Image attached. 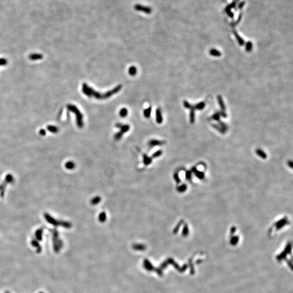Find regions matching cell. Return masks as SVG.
Here are the masks:
<instances>
[{"label":"cell","instance_id":"ac0fdd59","mask_svg":"<svg viewBox=\"0 0 293 293\" xmlns=\"http://www.w3.org/2000/svg\"><path fill=\"white\" fill-rule=\"evenodd\" d=\"M234 34H235V36H236V39H237V40L238 44H239V45H240L241 46H243V45L244 44V40H243L240 36H239V35H238V34L237 32L236 31L234 30Z\"/></svg>","mask_w":293,"mask_h":293},{"label":"cell","instance_id":"b9f144b4","mask_svg":"<svg viewBox=\"0 0 293 293\" xmlns=\"http://www.w3.org/2000/svg\"><path fill=\"white\" fill-rule=\"evenodd\" d=\"M40 293H43V292H40Z\"/></svg>","mask_w":293,"mask_h":293},{"label":"cell","instance_id":"484cf974","mask_svg":"<svg viewBox=\"0 0 293 293\" xmlns=\"http://www.w3.org/2000/svg\"><path fill=\"white\" fill-rule=\"evenodd\" d=\"M65 166H66V168H68L69 169H72L75 168V164L73 163V162L70 161V162H68L66 163Z\"/></svg>","mask_w":293,"mask_h":293},{"label":"cell","instance_id":"30bf717a","mask_svg":"<svg viewBox=\"0 0 293 293\" xmlns=\"http://www.w3.org/2000/svg\"><path fill=\"white\" fill-rule=\"evenodd\" d=\"M156 121L158 124H161L163 122V117L161 109L157 108L156 110Z\"/></svg>","mask_w":293,"mask_h":293},{"label":"cell","instance_id":"e575fe53","mask_svg":"<svg viewBox=\"0 0 293 293\" xmlns=\"http://www.w3.org/2000/svg\"><path fill=\"white\" fill-rule=\"evenodd\" d=\"M168 265V263H167V261H165V262L162 263V264L160 265V269L161 270H163V269H164L166 267H167Z\"/></svg>","mask_w":293,"mask_h":293},{"label":"cell","instance_id":"603a6c76","mask_svg":"<svg viewBox=\"0 0 293 293\" xmlns=\"http://www.w3.org/2000/svg\"><path fill=\"white\" fill-rule=\"evenodd\" d=\"M128 114V111L126 108H122L119 112V115L121 117H125L127 116Z\"/></svg>","mask_w":293,"mask_h":293},{"label":"cell","instance_id":"f35d334b","mask_svg":"<svg viewBox=\"0 0 293 293\" xmlns=\"http://www.w3.org/2000/svg\"><path fill=\"white\" fill-rule=\"evenodd\" d=\"M244 4H245L244 2H241V3H240V4H239V8H240V9L242 8H243V5H244Z\"/></svg>","mask_w":293,"mask_h":293},{"label":"cell","instance_id":"3957f363","mask_svg":"<svg viewBox=\"0 0 293 293\" xmlns=\"http://www.w3.org/2000/svg\"><path fill=\"white\" fill-rule=\"evenodd\" d=\"M71 108L73 109V111L76 113L77 115V125L79 128H82L84 125L83 121V115L82 113L79 111L78 109H77L75 106H71Z\"/></svg>","mask_w":293,"mask_h":293},{"label":"cell","instance_id":"8d00e7d4","mask_svg":"<svg viewBox=\"0 0 293 293\" xmlns=\"http://www.w3.org/2000/svg\"><path fill=\"white\" fill-rule=\"evenodd\" d=\"M192 173L191 172V171H187L186 173V178L187 180H190L191 178V175H192Z\"/></svg>","mask_w":293,"mask_h":293},{"label":"cell","instance_id":"ab89813d","mask_svg":"<svg viewBox=\"0 0 293 293\" xmlns=\"http://www.w3.org/2000/svg\"><path fill=\"white\" fill-rule=\"evenodd\" d=\"M235 231H236V228L235 227H232L231 228V234H234Z\"/></svg>","mask_w":293,"mask_h":293},{"label":"cell","instance_id":"ba28073f","mask_svg":"<svg viewBox=\"0 0 293 293\" xmlns=\"http://www.w3.org/2000/svg\"><path fill=\"white\" fill-rule=\"evenodd\" d=\"M132 248L136 251H144L146 246L143 244H134L132 245Z\"/></svg>","mask_w":293,"mask_h":293},{"label":"cell","instance_id":"ffe728a7","mask_svg":"<svg viewBox=\"0 0 293 293\" xmlns=\"http://www.w3.org/2000/svg\"><path fill=\"white\" fill-rule=\"evenodd\" d=\"M256 154H257L259 156H260L261 157H262V158H263V159H265L267 157V155H266L265 153L263 150H262L260 149H257L256 150Z\"/></svg>","mask_w":293,"mask_h":293},{"label":"cell","instance_id":"74e56055","mask_svg":"<svg viewBox=\"0 0 293 293\" xmlns=\"http://www.w3.org/2000/svg\"><path fill=\"white\" fill-rule=\"evenodd\" d=\"M36 237L38 239V240H41V231H38L36 233Z\"/></svg>","mask_w":293,"mask_h":293},{"label":"cell","instance_id":"5b68a950","mask_svg":"<svg viewBox=\"0 0 293 293\" xmlns=\"http://www.w3.org/2000/svg\"><path fill=\"white\" fill-rule=\"evenodd\" d=\"M115 126L120 130L119 132L122 133L123 135L130 130V125L128 124H123L122 123H117L116 124Z\"/></svg>","mask_w":293,"mask_h":293},{"label":"cell","instance_id":"d6a6232c","mask_svg":"<svg viewBox=\"0 0 293 293\" xmlns=\"http://www.w3.org/2000/svg\"><path fill=\"white\" fill-rule=\"evenodd\" d=\"M174 178L175 181H176V182L177 184H179L180 182H181V179H180V178L178 173H175V174H174Z\"/></svg>","mask_w":293,"mask_h":293},{"label":"cell","instance_id":"4316f807","mask_svg":"<svg viewBox=\"0 0 293 293\" xmlns=\"http://www.w3.org/2000/svg\"><path fill=\"white\" fill-rule=\"evenodd\" d=\"M32 244H33V245H34V246H35V247L37 248V252L40 253V252L41 251V248L40 247V246L39 245V244H38V243L37 242H36V241H33L32 242Z\"/></svg>","mask_w":293,"mask_h":293},{"label":"cell","instance_id":"6da1fadb","mask_svg":"<svg viewBox=\"0 0 293 293\" xmlns=\"http://www.w3.org/2000/svg\"><path fill=\"white\" fill-rule=\"evenodd\" d=\"M122 88V86L121 85H118L112 90L108 91L107 92L104 93V94H101V93L95 91L94 89L88 86L87 84L84 83L83 85L82 90L84 94L89 97H94L97 99L102 100L108 99L112 96L117 94V92L121 91Z\"/></svg>","mask_w":293,"mask_h":293},{"label":"cell","instance_id":"1f68e13d","mask_svg":"<svg viewBox=\"0 0 293 293\" xmlns=\"http://www.w3.org/2000/svg\"><path fill=\"white\" fill-rule=\"evenodd\" d=\"M226 11L230 17H232L234 16V14H233V13L231 11V8L230 7V5L228 6L227 8H226Z\"/></svg>","mask_w":293,"mask_h":293},{"label":"cell","instance_id":"2e32d148","mask_svg":"<svg viewBox=\"0 0 293 293\" xmlns=\"http://www.w3.org/2000/svg\"><path fill=\"white\" fill-rule=\"evenodd\" d=\"M128 72H129V74L130 76H134L136 75V73L137 72V69L135 67V66H131V67H130V68L129 69Z\"/></svg>","mask_w":293,"mask_h":293},{"label":"cell","instance_id":"277c9868","mask_svg":"<svg viewBox=\"0 0 293 293\" xmlns=\"http://www.w3.org/2000/svg\"><path fill=\"white\" fill-rule=\"evenodd\" d=\"M134 8L135 10L137 11H142L145 13V14H151L152 12V9L150 7H149L147 6L142 5L141 4H136L134 7Z\"/></svg>","mask_w":293,"mask_h":293},{"label":"cell","instance_id":"d6986e66","mask_svg":"<svg viewBox=\"0 0 293 293\" xmlns=\"http://www.w3.org/2000/svg\"><path fill=\"white\" fill-rule=\"evenodd\" d=\"M106 218H107V217H106V215L105 212H101L98 216L99 221L101 222V223L105 222L106 221Z\"/></svg>","mask_w":293,"mask_h":293},{"label":"cell","instance_id":"f1b7e54d","mask_svg":"<svg viewBox=\"0 0 293 293\" xmlns=\"http://www.w3.org/2000/svg\"><path fill=\"white\" fill-rule=\"evenodd\" d=\"M123 134L122 133H121L119 131L117 132V133L114 135V139H115L116 141H118L119 139H121V138L122 137Z\"/></svg>","mask_w":293,"mask_h":293},{"label":"cell","instance_id":"8fae6325","mask_svg":"<svg viewBox=\"0 0 293 293\" xmlns=\"http://www.w3.org/2000/svg\"><path fill=\"white\" fill-rule=\"evenodd\" d=\"M217 99H218V103H219L220 106H221L222 111V112H225V104L223 102V98H222V96H218Z\"/></svg>","mask_w":293,"mask_h":293},{"label":"cell","instance_id":"7c38bea8","mask_svg":"<svg viewBox=\"0 0 293 293\" xmlns=\"http://www.w3.org/2000/svg\"><path fill=\"white\" fill-rule=\"evenodd\" d=\"M221 112H216L209 119L210 120H215L219 122L220 121V117H221Z\"/></svg>","mask_w":293,"mask_h":293},{"label":"cell","instance_id":"7a4b0ae2","mask_svg":"<svg viewBox=\"0 0 293 293\" xmlns=\"http://www.w3.org/2000/svg\"><path fill=\"white\" fill-rule=\"evenodd\" d=\"M183 104H184V107L185 108L191 110L190 122L191 123H194V122L195 121V112H194L195 108H194V106L191 105L187 101H184Z\"/></svg>","mask_w":293,"mask_h":293},{"label":"cell","instance_id":"d4e9b609","mask_svg":"<svg viewBox=\"0 0 293 293\" xmlns=\"http://www.w3.org/2000/svg\"><path fill=\"white\" fill-rule=\"evenodd\" d=\"M183 222H184L183 220H181V221L178 223V224H177V225L175 226V228H174V230H173V233H174V234H177L178 231H179V228H180V226H181V225H182V224L183 223Z\"/></svg>","mask_w":293,"mask_h":293},{"label":"cell","instance_id":"d590c367","mask_svg":"<svg viewBox=\"0 0 293 293\" xmlns=\"http://www.w3.org/2000/svg\"><path fill=\"white\" fill-rule=\"evenodd\" d=\"M238 238L237 236V237H233V238L231 239V243L233 244H236V243L238 242Z\"/></svg>","mask_w":293,"mask_h":293},{"label":"cell","instance_id":"e0dca14e","mask_svg":"<svg viewBox=\"0 0 293 293\" xmlns=\"http://www.w3.org/2000/svg\"><path fill=\"white\" fill-rule=\"evenodd\" d=\"M192 171H193V172L195 173L196 175H197V176L198 178L201 179L204 178V173L203 172H200V171L198 170L197 169V168H193V169H192Z\"/></svg>","mask_w":293,"mask_h":293},{"label":"cell","instance_id":"7402d4cb","mask_svg":"<svg viewBox=\"0 0 293 293\" xmlns=\"http://www.w3.org/2000/svg\"><path fill=\"white\" fill-rule=\"evenodd\" d=\"M151 107L150 106V107L148 108L147 109H144L143 111V114L145 117L146 118H149L150 117V115H151Z\"/></svg>","mask_w":293,"mask_h":293},{"label":"cell","instance_id":"cb8c5ba5","mask_svg":"<svg viewBox=\"0 0 293 293\" xmlns=\"http://www.w3.org/2000/svg\"><path fill=\"white\" fill-rule=\"evenodd\" d=\"M187 185H186V184H182L180 186H178V188H177V190L180 193H183V192H184L186 191V190H187Z\"/></svg>","mask_w":293,"mask_h":293},{"label":"cell","instance_id":"9a60e30c","mask_svg":"<svg viewBox=\"0 0 293 293\" xmlns=\"http://www.w3.org/2000/svg\"><path fill=\"white\" fill-rule=\"evenodd\" d=\"M209 53L210 55L213 56V57H220L221 56V53L220 51H218L216 49H211L210 50Z\"/></svg>","mask_w":293,"mask_h":293},{"label":"cell","instance_id":"83f0119b","mask_svg":"<svg viewBox=\"0 0 293 293\" xmlns=\"http://www.w3.org/2000/svg\"><path fill=\"white\" fill-rule=\"evenodd\" d=\"M162 154V151L161 150H158L157 151H156L155 152H154V154L152 155V158H156L158 157L159 156H160Z\"/></svg>","mask_w":293,"mask_h":293},{"label":"cell","instance_id":"4fadbf2b","mask_svg":"<svg viewBox=\"0 0 293 293\" xmlns=\"http://www.w3.org/2000/svg\"><path fill=\"white\" fill-rule=\"evenodd\" d=\"M143 163L145 166H148L150 164L152 161L151 158L145 154L143 155Z\"/></svg>","mask_w":293,"mask_h":293},{"label":"cell","instance_id":"4dcf8cb0","mask_svg":"<svg viewBox=\"0 0 293 293\" xmlns=\"http://www.w3.org/2000/svg\"><path fill=\"white\" fill-rule=\"evenodd\" d=\"M252 48V44L251 41H248L246 44V50L247 52H250Z\"/></svg>","mask_w":293,"mask_h":293},{"label":"cell","instance_id":"60d3db41","mask_svg":"<svg viewBox=\"0 0 293 293\" xmlns=\"http://www.w3.org/2000/svg\"><path fill=\"white\" fill-rule=\"evenodd\" d=\"M5 293H9V292H5Z\"/></svg>","mask_w":293,"mask_h":293},{"label":"cell","instance_id":"836d02e7","mask_svg":"<svg viewBox=\"0 0 293 293\" xmlns=\"http://www.w3.org/2000/svg\"><path fill=\"white\" fill-rule=\"evenodd\" d=\"M212 125L213 127L215 129H216V130H217L218 131H219L220 132H222V133H223V132H224V131L221 128V126H219V125H217L216 124H213Z\"/></svg>","mask_w":293,"mask_h":293},{"label":"cell","instance_id":"5bb4252c","mask_svg":"<svg viewBox=\"0 0 293 293\" xmlns=\"http://www.w3.org/2000/svg\"><path fill=\"white\" fill-rule=\"evenodd\" d=\"M101 200H102V199H101V197H99V196H96V197H94V198H93L91 199V204L92 205H97V204H98L100 203V202H101Z\"/></svg>","mask_w":293,"mask_h":293},{"label":"cell","instance_id":"f546056e","mask_svg":"<svg viewBox=\"0 0 293 293\" xmlns=\"http://www.w3.org/2000/svg\"><path fill=\"white\" fill-rule=\"evenodd\" d=\"M188 234V228L187 224H185L184 227L182 230V235L184 236H186Z\"/></svg>","mask_w":293,"mask_h":293},{"label":"cell","instance_id":"8992f818","mask_svg":"<svg viewBox=\"0 0 293 293\" xmlns=\"http://www.w3.org/2000/svg\"><path fill=\"white\" fill-rule=\"evenodd\" d=\"M166 142L164 141L158 140V139H152L150 140L148 142V145L150 147H154L155 146H160L165 144Z\"/></svg>","mask_w":293,"mask_h":293},{"label":"cell","instance_id":"44dd1931","mask_svg":"<svg viewBox=\"0 0 293 293\" xmlns=\"http://www.w3.org/2000/svg\"><path fill=\"white\" fill-rule=\"evenodd\" d=\"M205 105H206V103H205V102H202L200 103H199L196 104L194 106L195 109L201 110H203L205 107Z\"/></svg>","mask_w":293,"mask_h":293},{"label":"cell","instance_id":"52a82bcc","mask_svg":"<svg viewBox=\"0 0 293 293\" xmlns=\"http://www.w3.org/2000/svg\"><path fill=\"white\" fill-rule=\"evenodd\" d=\"M143 267L144 268L148 271H154L155 268L153 267V265L151 264L149 260L147 259H145L143 261Z\"/></svg>","mask_w":293,"mask_h":293},{"label":"cell","instance_id":"9c48e42d","mask_svg":"<svg viewBox=\"0 0 293 293\" xmlns=\"http://www.w3.org/2000/svg\"><path fill=\"white\" fill-rule=\"evenodd\" d=\"M288 223V221H287V219L286 218H284L281 220H279L278 221L276 224V228L277 230H279L281 229V228H282L283 226H284V225H285L287 223Z\"/></svg>","mask_w":293,"mask_h":293}]
</instances>
